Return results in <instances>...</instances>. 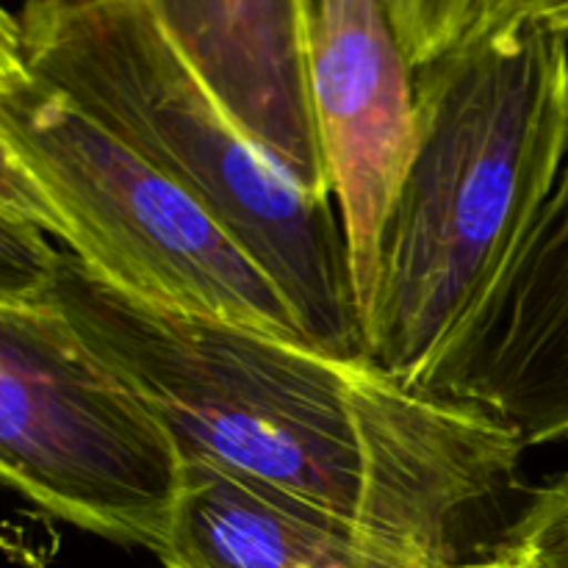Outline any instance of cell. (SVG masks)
Here are the masks:
<instances>
[{"instance_id": "obj_5", "label": "cell", "mask_w": 568, "mask_h": 568, "mask_svg": "<svg viewBox=\"0 0 568 568\" xmlns=\"http://www.w3.org/2000/svg\"><path fill=\"white\" fill-rule=\"evenodd\" d=\"M0 131L100 281L170 314L308 342L281 288L183 189L31 70L0 92Z\"/></svg>"}, {"instance_id": "obj_8", "label": "cell", "mask_w": 568, "mask_h": 568, "mask_svg": "<svg viewBox=\"0 0 568 568\" xmlns=\"http://www.w3.org/2000/svg\"><path fill=\"white\" fill-rule=\"evenodd\" d=\"M225 120L300 192L333 203L303 0H150Z\"/></svg>"}, {"instance_id": "obj_4", "label": "cell", "mask_w": 568, "mask_h": 568, "mask_svg": "<svg viewBox=\"0 0 568 568\" xmlns=\"http://www.w3.org/2000/svg\"><path fill=\"white\" fill-rule=\"evenodd\" d=\"M50 261L0 266V486L89 536L159 555L183 458L50 297Z\"/></svg>"}, {"instance_id": "obj_2", "label": "cell", "mask_w": 568, "mask_h": 568, "mask_svg": "<svg viewBox=\"0 0 568 568\" xmlns=\"http://www.w3.org/2000/svg\"><path fill=\"white\" fill-rule=\"evenodd\" d=\"M416 150L364 320L366 358L425 386L552 194L568 150L560 0H386Z\"/></svg>"}, {"instance_id": "obj_11", "label": "cell", "mask_w": 568, "mask_h": 568, "mask_svg": "<svg viewBox=\"0 0 568 568\" xmlns=\"http://www.w3.org/2000/svg\"><path fill=\"white\" fill-rule=\"evenodd\" d=\"M0 222L22 231H39L70 247V231L64 220L14 153L3 131H0Z\"/></svg>"}, {"instance_id": "obj_3", "label": "cell", "mask_w": 568, "mask_h": 568, "mask_svg": "<svg viewBox=\"0 0 568 568\" xmlns=\"http://www.w3.org/2000/svg\"><path fill=\"white\" fill-rule=\"evenodd\" d=\"M28 70L189 194L292 305L305 338L366 355L336 205L300 192L205 94L150 0H37Z\"/></svg>"}, {"instance_id": "obj_14", "label": "cell", "mask_w": 568, "mask_h": 568, "mask_svg": "<svg viewBox=\"0 0 568 568\" xmlns=\"http://www.w3.org/2000/svg\"><path fill=\"white\" fill-rule=\"evenodd\" d=\"M438 568H527L521 560H516L514 555L503 552V549H494L488 558L480 560H453L447 566H438Z\"/></svg>"}, {"instance_id": "obj_1", "label": "cell", "mask_w": 568, "mask_h": 568, "mask_svg": "<svg viewBox=\"0 0 568 568\" xmlns=\"http://www.w3.org/2000/svg\"><path fill=\"white\" fill-rule=\"evenodd\" d=\"M44 283L183 464L266 483L419 564L458 560L464 510L497 491L525 453L483 408L405 386L366 355L153 308L70 250H55Z\"/></svg>"}, {"instance_id": "obj_9", "label": "cell", "mask_w": 568, "mask_h": 568, "mask_svg": "<svg viewBox=\"0 0 568 568\" xmlns=\"http://www.w3.org/2000/svg\"><path fill=\"white\" fill-rule=\"evenodd\" d=\"M161 568H438L383 547L316 505L192 460ZM447 566V564H444Z\"/></svg>"}, {"instance_id": "obj_13", "label": "cell", "mask_w": 568, "mask_h": 568, "mask_svg": "<svg viewBox=\"0 0 568 568\" xmlns=\"http://www.w3.org/2000/svg\"><path fill=\"white\" fill-rule=\"evenodd\" d=\"M22 75H28V59L20 17L0 6V92Z\"/></svg>"}, {"instance_id": "obj_7", "label": "cell", "mask_w": 568, "mask_h": 568, "mask_svg": "<svg viewBox=\"0 0 568 568\" xmlns=\"http://www.w3.org/2000/svg\"><path fill=\"white\" fill-rule=\"evenodd\" d=\"M422 392L477 405L525 449L568 442V150L514 261Z\"/></svg>"}, {"instance_id": "obj_12", "label": "cell", "mask_w": 568, "mask_h": 568, "mask_svg": "<svg viewBox=\"0 0 568 568\" xmlns=\"http://www.w3.org/2000/svg\"><path fill=\"white\" fill-rule=\"evenodd\" d=\"M50 244L44 233L22 231L0 222V266H33L50 258Z\"/></svg>"}, {"instance_id": "obj_6", "label": "cell", "mask_w": 568, "mask_h": 568, "mask_svg": "<svg viewBox=\"0 0 568 568\" xmlns=\"http://www.w3.org/2000/svg\"><path fill=\"white\" fill-rule=\"evenodd\" d=\"M316 122L361 331L416 150L414 75L386 0H303Z\"/></svg>"}, {"instance_id": "obj_10", "label": "cell", "mask_w": 568, "mask_h": 568, "mask_svg": "<svg viewBox=\"0 0 568 568\" xmlns=\"http://www.w3.org/2000/svg\"><path fill=\"white\" fill-rule=\"evenodd\" d=\"M497 549L527 568H568V471L532 488Z\"/></svg>"}]
</instances>
